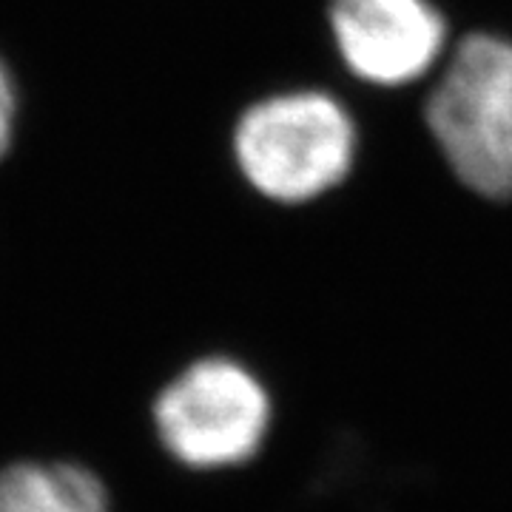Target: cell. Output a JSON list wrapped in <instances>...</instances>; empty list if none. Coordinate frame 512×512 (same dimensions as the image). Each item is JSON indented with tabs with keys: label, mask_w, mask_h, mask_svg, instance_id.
<instances>
[{
	"label": "cell",
	"mask_w": 512,
	"mask_h": 512,
	"mask_svg": "<svg viewBox=\"0 0 512 512\" xmlns=\"http://www.w3.org/2000/svg\"><path fill=\"white\" fill-rule=\"evenodd\" d=\"M356 126L325 92H282L254 103L234 128V160L245 183L285 205L311 202L348 177Z\"/></svg>",
	"instance_id": "1"
},
{
	"label": "cell",
	"mask_w": 512,
	"mask_h": 512,
	"mask_svg": "<svg viewBox=\"0 0 512 512\" xmlns=\"http://www.w3.org/2000/svg\"><path fill=\"white\" fill-rule=\"evenodd\" d=\"M427 126L467 188L512 197V43L470 35L458 43L427 100Z\"/></svg>",
	"instance_id": "2"
},
{
	"label": "cell",
	"mask_w": 512,
	"mask_h": 512,
	"mask_svg": "<svg viewBox=\"0 0 512 512\" xmlns=\"http://www.w3.org/2000/svg\"><path fill=\"white\" fill-rule=\"evenodd\" d=\"M274 404L251 367L228 356L188 365L154 404L165 453L191 470H228L259 453Z\"/></svg>",
	"instance_id": "3"
},
{
	"label": "cell",
	"mask_w": 512,
	"mask_h": 512,
	"mask_svg": "<svg viewBox=\"0 0 512 512\" xmlns=\"http://www.w3.org/2000/svg\"><path fill=\"white\" fill-rule=\"evenodd\" d=\"M330 29L348 69L373 86H407L436 66L447 26L427 0H330Z\"/></svg>",
	"instance_id": "4"
},
{
	"label": "cell",
	"mask_w": 512,
	"mask_h": 512,
	"mask_svg": "<svg viewBox=\"0 0 512 512\" xmlns=\"http://www.w3.org/2000/svg\"><path fill=\"white\" fill-rule=\"evenodd\" d=\"M0 512H111V501L80 464L23 461L0 473Z\"/></svg>",
	"instance_id": "5"
},
{
	"label": "cell",
	"mask_w": 512,
	"mask_h": 512,
	"mask_svg": "<svg viewBox=\"0 0 512 512\" xmlns=\"http://www.w3.org/2000/svg\"><path fill=\"white\" fill-rule=\"evenodd\" d=\"M15 120H18V89L15 80L0 60V160L15 140Z\"/></svg>",
	"instance_id": "6"
}]
</instances>
